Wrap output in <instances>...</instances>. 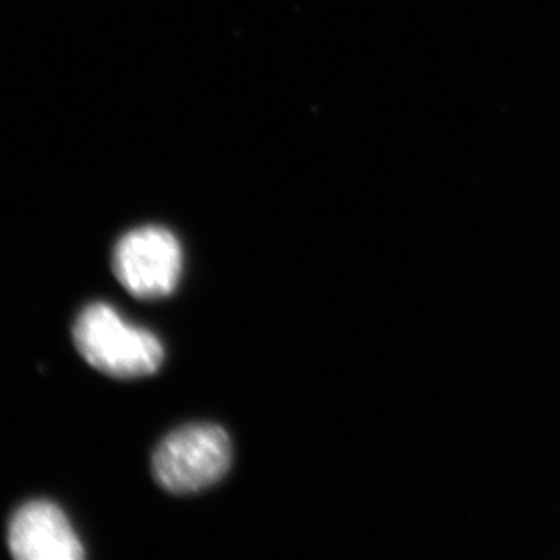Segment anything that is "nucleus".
I'll return each mask as SVG.
<instances>
[{
    "label": "nucleus",
    "mask_w": 560,
    "mask_h": 560,
    "mask_svg": "<svg viewBox=\"0 0 560 560\" xmlns=\"http://www.w3.org/2000/svg\"><path fill=\"white\" fill-rule=\"evenodd\" d=\"M73 342L92 368L110 377H143L160 370L164 360L156 335L132 326L103 302L80 313L73 326Z\"/></svg>",
    "instance_id": "f257e3e1"
},
{
    "label": "nucleus",
    "mask_w": 560,
    "mask_h": 560,
    "mask_svg": "<svg viewBox=\"0 0 560 560\" xmlns=\"http://www.w3.org/2000/svg\"><path fill=\"white\" fill-rule=\"evenodd\" d=\"M232 445L226 431L195 423L173 431L153 455L154 480L172 493H194L219 482L230 470Z\"/></svg>",
    "instance_id": "f03ea898"
},
{
    "label": "nucleus",
    "mask_w": 560,
    "mask_h": 560,
    "mask_svg": "<svg viewBox=\"0 0 560 560\" xmlns=\"http://www.w3.org/2000/svg\"><path fill=\"white\" fill-rule=\"evenodd\" d=\"M113 270L124 289L139 300L168 296L183 271L178 238L160 226L130 231L114 248Z\"/></svg>",
    "instance_id": "7ed1b4c3"
},
{
    "label": "nucleus",
    "mask_w": 560,
    "mask_h": 560,
    "mask_svg": "<svg viewBox=\"0 0 560 560\" xmlns=\"http://www.w3.org/2000/svg\"><path fill=\"white\" fill-rule=\"evenodd\" d=\"M11 555L21 560H80L83 545L60 508L32 501L14 514L9 529Z\"/></svg>",
    "instance_id": "20e7f679"
}]
</instances>
